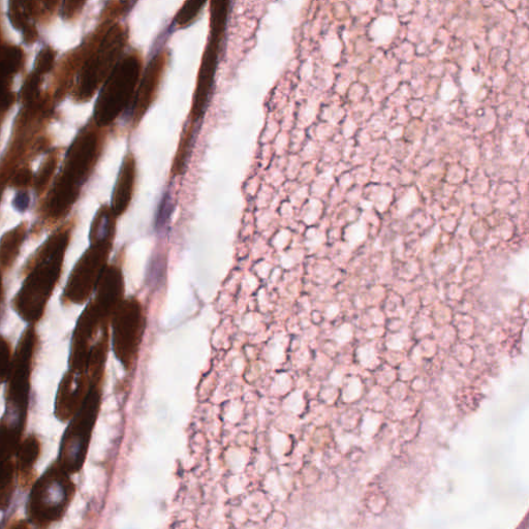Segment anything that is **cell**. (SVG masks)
<instances>
[{"label": "cell", "instance_id": "11", "mask_svg": "<svg viewBox=\"0 0 529 529\" xmlns=\"http://www.w3.org/2000/svg\"><path fill=\"white\" fill-rule=\"evenodd\" d=\"M26 422L4 415L0 419V511L11 504L16 487L15 458Z\"/></svg>", "mask_w": 529, "mask_h": 529}, {"label": "cell", "instance_id": "3", "mask_svg": "<svg viewBox=\"0 0 529 529\" xmlns=\"http://www.w3.org/2000/svg\"><path fill=\"white\" fill-rule=\"evenodd\" d=\"M100 136L86 130L77 138L68 154L65 172L56 185L49 204V215L59 219L66 214L78 197L79 190L89 175L99 155Z\"/></svg>", "mask_w": 529, "mask_h": 529}, {"label": "cell", "instance_id": "14", "mask_svg": "<svg viewBox=\"0 0 529 529\" xmlns=\"http://www.w3.org/2000/svg\"><path fill=\"white\" fill-rule=\"evenodd\" d=\"M137 178V163L135 155L128 153L122 162L112 196V211L115 216L126 212L132 202Z\"/></svg>", "mask_w": 529, "mask_h": 529}, {"label": "cell", "instance_id": "20", "mask_svg": "<svg viewBox=\"0 0 529 529\" xmlns=\"http://www.w3.org/2000/svg\"><path fill=\"white\" fill-rule=\"evenodd\" d=\"M12 358L10 341L4 335L0 334V384L8 380Z\"/></svg>", "mask_w": 529, "mask_h": 529}, {"label": "cell", "instance_id": "25", "mask_svg": "<svg viewBox=\"0 0 529 529\" xmlns=\"http://www.w3.org/2000/svg\"><path fill=\"white\" fill-rule=\"evenodd\" d=\"M30 179H31L30 171L23 170L17 175L15 179V184L18 186H24L29 183Z\"/></svg>", "mask_w": 529, "mask_h": 529}, {"label": "cell", "instance_id": "22", "mask_svg": "<svg viewBox=\"0 0 529 529\" xmlns=\"http://www.w3.org/2000/svg\"><path fill=\"white\" fill-rule=\"evenodd\" d=\"M39 82L40 75H38L37 73L29 78L28 82L26 83L23 89V95L25 100L29 101L30 99L35 98L36 93L38 92Z\"/></svg>", "mask_w": 529, "mask_h": 529}, {"label": "cell", "instance_id": "19", "mask_svg": "<svg viewBox=\"0 0 529 529\" xmlns=\"http://www.w3.org/2000/svg\"><path fill=\"white\" fill-rule=\"evenodd\" d=\"M206 3L202 0H190L184 3L175 16V24L178 28H185L193 24L200 16Z\"/></svg>", "mask_w": 529, "mask_h": 529}, {"label": "cell", "instance_id": "27", "mask_svg": "<svg viewBox=\"0 0 529 529\" xmlns=\"http://www.w3.org/2000/svg\"><path fill=\"white\" fill-rule=\"evenodd\" d=\"M3 292H4L3 277H2V272H0V302H2Z\"/></svg>", "mask_w": 529, "mask_h": 529}, {"label": "cell", "instance_id": "4", "mask_svg": "<svg viewBox=\"0 0 529 529\" xmlns=\"http://www.w3.org/2000/svg\"><path fill=\"white\" fill-rule=\"evenodd\" d=\"M143 65V56L138 50L122 56L104 83L96 104L95 120L99 127L111 126L134 101Z\"/></svg>", "mask_w": 529, "mask_h": 529}, {"label": "cell", "instance_id": "1", "mask_svg": "<svg viewBox=\"0 0 529 529\" xmlns=\"http://www.w3.org/2000/svg\"><path fill=\"white\" fill-rule=\"evenodd\" d=\"M72 230L65 227L56 231L31 258L24 271V283L13 305L18 316L35 326L44 316L64 267Z\"/></svg>", "mask_w": 529, "mask_h": 529}, {"label": "cell", "instance_id": "8", "mask_svg": "<svg viewBox=\"0 0 529 529\" xmlns=\"http://www.w3.org/2000/svg\"><path fill=\"white\" fill-rule=\"evenodd\" d=\"M38 346L37 330L35 326L29 325L19 340L7 380L5 415L9 417L26 421L31 375Z\"/></svg>", "mask_w": 529, "mask_h": 529}, {"label": "cell", "instance_id": "18", "mask_svg": "<svg viewBox=\"0 0 529 529\" xmlns=\"http://www.w3.org/2000/svg\"><path fill=\"white\" fill-rule=\"evenodd\" d=\"M195 131L196 126L191 123L186 124L184 127L171 169L172 177L179 176L184 172L186 161H188L191 152Z\"/></svg>", "mask_w": 529, "mask_h": 529}, {"label": "cell", "instance_id": "13", "mask_svg": "<svg viewBox=\"0 0 529 529\" xmlns=\"http://www.w3.org/2000/svg\"><path fill=\"white\" fill-rule=\"evenodd\" d=\"M92 384L84 373L69 370L62 379L55 402V416L64 423L70 422L82 406Z\"/></svg>", "mask_w": 529, "mask_h": 529}, {"label": "cell", "instance_id": "10", "mask_svg": "<svg viewBox=\"0 0 529 529\" xmlns=\"http://www.w3.org/2000/svg\"><path fill=\"white\" fill-rule=\"evenodd\" d=\"M112 318L114 353L124 366L130 368L138 352L143 332L142 307L135 299L122 301Z\"/></svg>", "mask_w": 529, "mask_h": 529}, {"label": "cell", "instance_id": "7", "mask_svg": "<svg viewBox=\"0 0 529 529\" xmlns=\"http://www.w3.org/2000/svg\"><path fill=\"white\" fill-rule=\"evenodd\" d=\"M230 5L229 2L210 3V34L201 60L189 121L193 126H197L207 110L227 28Z\"/></svg>", "mask_w": 529, "mask_h": 529}, {"label": "cell", "instance_id": "17", "mask_svg": "<svg viewBox=\"0 0 529 529\" xmlns=\"http://www.w3.org/2000/svg\"><path fill=\"white\" fill-rule=\"evenodd\" d=\"M116 216L111 207L103 206L91 226V244L113 242Z\"/></svg>", "mask_w": 529, "mask_h": 529}, {"label": "cell", "instance_id": "16", "mask_svg": "<svg viewBox=\"0 0 529 529\" xmlns=\"http://www.w3.org/2000/svg\"><path fill=\"white\" fill-rule=\"evenodd\" d=\"M26 231V224L23 223L0 239V272L10 270L15 264L26 238Z\"/></svg>", "mask_w": 529, "mask_h": 529}, {"label": "cell", "instance_id": "2", "mask_svg": "<svg viewBox=\"0 0 529 529\" xmlns=\"http://www.w3.org/2000/svg\"><path fill=\"white\" fill-rule=\"evenodd\" d=\"M76 493L71 475L55 462L35 481L27 504L31 523L45 529L65 517Z\"/></svg>", "mask_w": 529, "mask_h": 529}, {"label": "cell", "instance_id": "15", "mask_svg": "<svg viewBox=\"0 0 529 529\" xmlns=\"http://www.w3.org/2000/svg\"><path fill=\"white\" fill-rule=\"evenodd\" d=\"M42 453V443L35 434L28 435L21 441L16 458L17 481L22 488H28L35 482V466Z\"/></svg>", "mask_w": 529, "mask_h": 529}, {"label": "cell", "instance_id": "23", "mask_svg": "<svg viewBox=\"0 0 529 529\" xmlns=\"http://www.w3.org/2000/svg\"><path fill=\"white\" fill-rule=\"evenodd\" d=\"M29 196L25 192H20L17 194L14 200V206L19 211H25L29 205Z\"/></svg>", "mask_w": 529, "mask_h": 529}, {"label": "cell", "instance_id": "6", "mask_svg": "<svg viewBox=\"0 0 529 529\" xmlns=\"http://www.w3.org/2000/svg\"><path fill=\"white\" fill-rule=\"evenodd\" d=\"M128 40V29L109 21L82 69L79 78L80 99L88 101L106 82L122 58Z\"/></svg>", "mask_w": 529, "mask_h": 529}, {"label": "cell", "instance_id": "26", "mask_svg": "<svg viewBox=\"0 0 529 529\" xmlns=\"http://www.w3.org/2000/svg\"><path fill=\"white\" fill-rule=\"evenodd\" d=\"M7 529H30V524L27 520L18 519L14 520Z\"/></svg>", "mask_w": 529, "mask_h": 529}, {"label": "cell", "instance_id": "5", "mask_svg": "<svg viewBox=\"0 0 529 529\" xmlns=\"http://www.w3.org/2000/svg\"><path fill=\"white\" fill-rule=\"evenodd\" d=\"M101 400L100 385H92L62 438L57 463L71 476L78 474L85 463Z\"/></svg>", "mask_w": 529, "mask_h": 529}, {"label": "cell", "instance_id": "9", "mask_svg": "<svg viewBox=\"0 0 529 529\" xmlns=\"http://www.w3.org/2000/svg\"><path fill=\"white\" fill-rule=\"evenodd\" d=\"M112 242L91 244L77 262L67 283L62 300L70 304L85 303L96 291L102 274L107 267V260Z\"/></svg>", "mask_w": 529, "mask_h": 529}, {"label": "cell", "instance_id": "12", "mask_svg": "<svg viewBox=\"0 0 529 529\" xmlns=\"http://www.w3.org/2000/svg\"><path fill=\"white\" fill-rule=\"evenodd\" d=\"M169 51L163 50L155 55L147 65L137 87L133 101V126L139 123L157 98L159 88L168 66Z\"/></svg>", "mask_w": 529, "mask_h": 529}, {"label": "cell", "instance_id": "24", "mask_svg": "<svg viewBox=\"0 0 529 529\" xmlns=\"http://www.w3.org/2000/svg\"><path fill=\"white\" fill-rule=\"evenodd\" d=\"M54 167H55V162L54 161L49 162V164L45 167L44 172H43V174L41 175V177L39 179V184H40V186H42V188L46 184L49 176H51V173H52Z\"/></svg>", "mask_w": 529, "mask_h": 529}, {"label": "cell", "instance_id": "21", "mask_svg": "<svg viewBox=\"0 0 529 529\" xmlns=\"http://www.w3.org/2000/svg\"><path fill=\"white\" fill-rule=\"evenodd\" d=\"M54 56V52L51 49H45L39 54L37 59L38 75L41 76L51 69L54 61Z\"/></svg>", "mask_w": 529, "mask_h": 529}]
</instances>
